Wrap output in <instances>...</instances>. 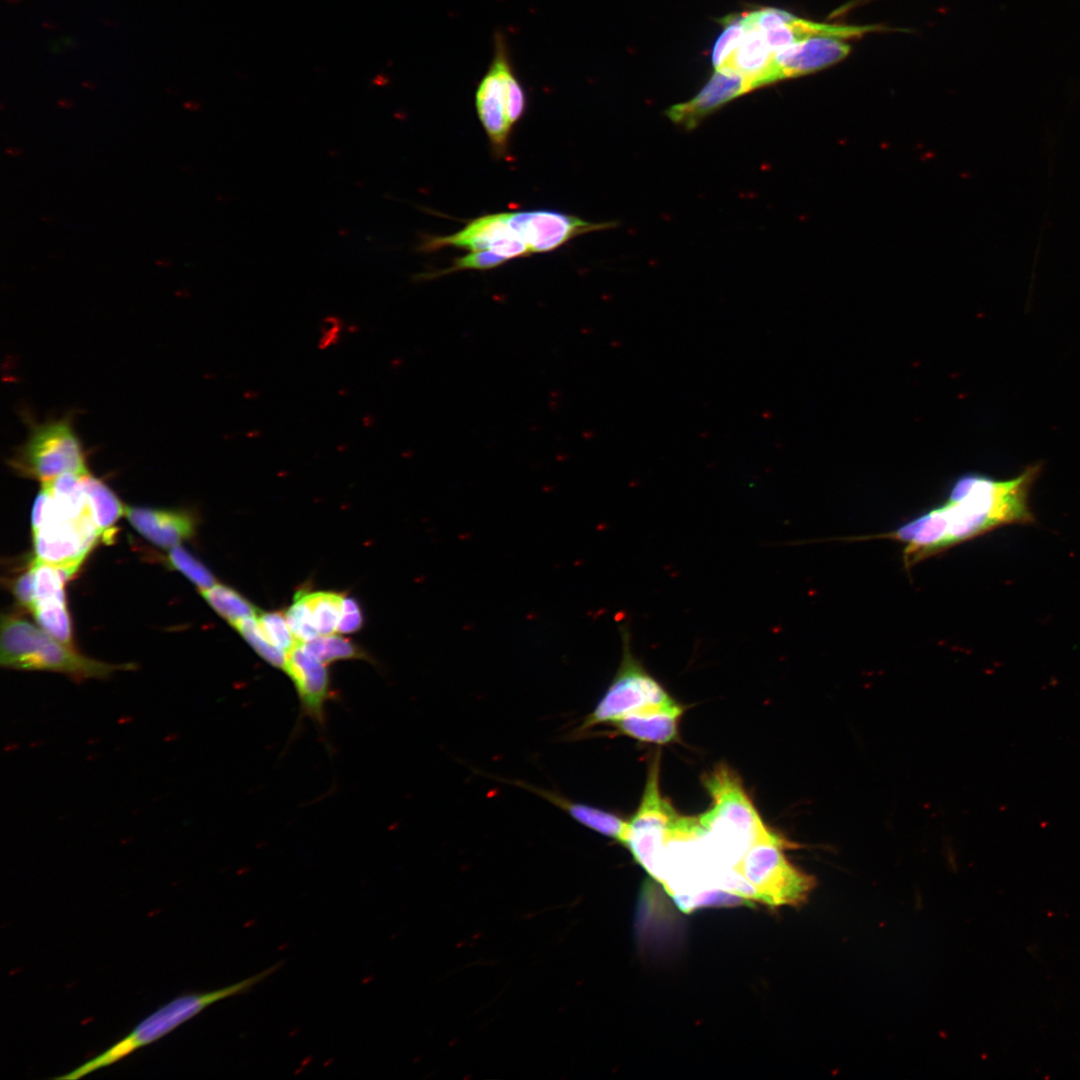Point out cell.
Returning <instances> with one entry per match:
<instances>
[{"instance_id": "obj_25", "label": "cell", "mask_w": 1080, "mask_h": 1080, "mask_svg": "<svg viewBox=\"0 0 1080 1080\" xmlns=\"http://www.w3.org/2000/svg\"><path fill=\"white\" fill-rule=\"evenodd\" d=\"M301 644L327 665L338 660L366 658L365 653L351 640L333 634L320 635Z\"/></svg>"}, {"instance_id": "obj_29", "label": "cell", "mask_w": 1080, "mask_h": 1080, "mask_svg": "<svg viewBox=\"0 0 1080 1080\" xmlns=\"http://www.w3.org/2000/svg\"><path fill=\"white\" fill-rule=\"evenodd\" d=\"M168 561L173 568L180 571L200 590L210 588L217 583L214 575L206 566L178 545L169 549Z\"/></svg>"}, {"instance_id": "obj_14", "label": "cell", "mask_w": 1080, "mask_h": 1080, "mask_svg": "<svg viewBox=\"0 0 1080 1080\" xmlns=\"http://www.w3.org/2000/svg\"><path fill=\"white\" fill-rule=\"evenodd\" d=\"M851 46L847 40L832 36H815L790 45L775 53L780 79L797 77L818 71L844 59Z\"/></svg>"}, {"instance_id": "obj_33", "label": "cell", "mask_w": 1080, "mask_h": 1080, "mask_svg": "<svg viewBox=\"0 0 1080 1080\" xmlns=\"http://www.w3.org/2000/svg\"><path fill=\"white\" fill-rule=\"evenodd\" d=\"M363 625V613L360 604L353 597L344 596L342 613L337 632L353 633Z\"/></svg>"}, {"instance_id": "obj_9", "label": "cell", "mask_w": 1080, "mask_h": 1080, "mask_svg": "<svg viewBox=\"0 0 1080 1080\" xmlns=\"http://www.w3.org/2000/svg\"><path fill=\"white\" fill-rule=\"evenodd\" d=\"M660 755L651 760L640 806L628 822L624 846L655 880L660 882L664 848L678 814L659 789Z\"/></svg>"}, {"instance_id": "obj_1", "label": "cell", "mask_w": 1080, "mask_h": 1080, "mask_svg": "<svg viewBox=\"0 0 1080 1080\" xmlns=\"http://www.w3.org/2000/svg\"><path fill=\"white\" fill-rule=\"evenodd\" d=\"M1041 471L1042 464L1034 463L1007 480L977 473L961 476L946 502L929 510L939 551L1005 525L1033 524L1036 519L1029 506V493Z\"/></svg>"}, {"instance_id": "obj_26", "label": "cell", "mask_w": 1080, "mask_h": 1080, "mask_svg": "<svg viewBox=\"0 0 1080 1080\" xmlns=\"http://www.w3.org/2000/svg\"><path fill=\"white\" fill-rule=\"evenodd\" d=\"M235 627L255 652L270 665L285 670L287 655L272 645L262 634L256 616L243 619Z\"/></svg>"}, {"instance_id": "obj_24", "label": "cell", "mask_w": 1080, "mask_h": 1080, "mask_svg": "<svg viewBox=\"0 0 1080 1080\" xmlns=\"http://www.w3.org/2000/svg\"><path fill=\"white\" fill-rule=\"evenodd\" d=\"M492 65L498 70L503 82L507 117L512 126L522 117L525 111V92L514 75L504 49L500 44L497 45V52Z\"/></svg>"}, {"instance_id": "obj_4", "label": "cell", "mask_w": 1080, "mask_h": 1080, "mask_svg": "<svg viewBox=\"0 0 1080 1080\" xmlns=\"http://www.w3.org/2000/svg\"><path fill=\"white\" fill-rule=\"evenodd\" d=\"M793 844L768 831L745 852L737 870L756 890L760 904L771 907L799 906L806 902L816 880L791 862L784 854Z\"/></svg>"}, {"instance_id": "obj_11", "label": "cell", "mask_w": 1080, "mask_h": 1080, "mask_svg": "<svg viewBox=\"0 0 1080 1080\" xmlns=\"http://www.w3.org/2000/svg\"><path fill=\"white\" fill-rule=\"evenodd\" d=\"M455 246L476 251H493L507 260L527 256L526 244L507 223L504 213L479 217L449 236L431 237L423 241L421 250H435Z\"/></svg>"}, {"instance_id": "obj_21", "label": "cell", "mask_w": 1080, "mask_h": 1080, "mask_svg": "<svg viewBox=\"0 0 1080 1080\" xmlns=\"http://www.w3.org/2000/svg\"><path fill=\"white\" fill-rule=\"evenodd\" d=\"M200 592L209 605L232 626L243 619L256 616L259 612L250 601L227 585L216 583Z\"/></svg>"}, {"instance_id": "obj_6", "label": "cell", "mask_w": 1080, "mask_h": 1080, "mask_svg": "<svg viewBox=\"0 0 1080 1080\" xmlns=\"http://www.w3.org/2000/svg\"><path fill=\"white\" fill-rule=\"evenodd\" d=\"M31 522L35 559L59 568L68 579L101 537L89 514L78 518L57 514L44 487L35 499Z\"/></svg>"}, {"instance_id": "obj_18", "label": "cell", "mask_w": 1080, "mask_h": 1080, "mask_svg": "<svg viewBox=\"0 0 1080 1080\" xmlns=\"http://www.w3.org/2000/svg\"><path fill=\"white\" fill-rule=\"evenodd\" d=\"M476 108L490 142L497 152H502L507 144L511 124L506 112L503 82L492 64L477 89Z\"/></svg>"}, {"instance_id": "obj_5", "label": "cell", "mask_w": 1080, "mask_h": 1080, "mask_svg": "<svg viewBox=\"0 0 1080 1080\" xmlns=\"http://www.w3.org/2000/svg\"><path fill=\"white\" fill-rule=\"evenodd\" d=\"M619 633L622 643L619 667L592 712L575 729V736H581L598 725L612 724L647 707L675 701L634 655L631 632L626 623L619 626Z\"/></svg>"}, {"instance_id": "obj_15", "label": "cell", "mask_w": 1080, "mask_h": 1080, "mask_svg": "<svg viewBox=\"0 0 1080 1080\" xmlns=\"http://www.w3.org/2000/svg\"><path fill=\"white\" fill-rule=\"evenodd\" d=\"M750 90L752 88L743 76L727 70H715L695 97L671 106L667 115L685 128H694L705 116Z\"/></svg>"}, {"instance_id": "obj_22", "label": "cell", "mask_w": 1080, "mask_h": 1080, "mask_svg": "<svg viewBox=\"0 0 1080 1080\" xmlns=\"http://www.w3.org/2000/svg\"><path fill=\"white\" fill-rule=\"evenodd\" d=\"M311 612L319 635L337 631L342 613L344 594L331 591H298Z\"/></svg>"}, {"instance_id": "obj_30", "label": "cell", "mask_w": 1080, "mask_h": 1080, "mask_svg": "<svg viewBox=\"0 0 1080 1080\" xmlns=\"http://www.w3.org/2000/svg\"><path fill=\"white\" fill-rule=\"evenodd\" d=\"M284 615L292 634L299 643L310 641L319 636L309 607L298 592Z\"/></svg>"}, {"instance_id": "obj_2", "label": "cell", "mask_w": 1080, "mask_h": 1080, "mask_svg": "<svg viewBox=\"0 0 1080 1080\" xmlns=\"http://www.w3.org/2000/svg\"><path fill=\"white\" fill-rule=\"evenodd\" d=\"M712 799L711 808L697 817L700 839L721 871L735 869L745 852L769 829L761 820L738 775L727 765H717L703 777Z\"/></svg>"}, {"instance_id": "obj_31", "label": "cell", "mask_w": 1080, "mask_h": 1080, "mask_svg": "<svg viewBox=\"0 0 1080 1080\" xmlns=\"http://www.w3.org/2000/svg\"><path fill=\"white\" fill-rule=\"evenodd\" d=\"M725 21V29L716 41L712 52V64L715 70L720 69L731 55L744 32L742 14L727 17Z\"/></svg>"}, {"instance_id": "obj_35", "label": "cell", "mask_w": 1080, "mask_h": 1080, "mask_svg": "<svg viewBox=\"0 0 1080 1080\" xmlns=\"http://www.w3.org/2000/svg\"><path fill=\"white\" fill-rule=\"evenodd\" d=\"M43 26H44V27H47V28H49V29H53V28H55V27H56V25H55L54 23H51V22H44V23H43Z\"/></svg>"}, {"instance_id": "obj_28", "label": "cell", "mask_w": 1080, "mask_h": 1080, "mask_svg": "<svg viewBox=\"0 0 1080 1080\" xmlns=\"http://www.w3.org/2000/svg\"><path fill=\"white\" fill-rule=\"evenodd\" d=\"M256 619L265 638L286 655L299 644L292 634L284 614L280 612H258Z\"/></svg>"}, {"instance_id": "obj_3", "label": "cell", "mask_w": 1080, "mask_h": 1080, "mask_svg": "<svg viewBox=\"0 0 1080 1080\" xmlns=\"http://www.w3.org/2000/svg\"><path fill=\"white\" fill-rule=\"evenodd\" d=\"M0 664L16 670L62 673L73 680L105 679L132 664H110L79 654L42 628L16 616L1 620Z\"/></svg>"}, {"instance_id": "obj_10", "label": "cell", "mask_w": 1080, "mask_h": 1080, "mask_svg": "<svg viewBox=\"0 0 1080 1080\" xmlns=\"http://www.w3.org/2000/svg\"><path fill=\"white\" fill-rule=\"evenodd\" d=\"M504 216L530 253L551 251L576 236L609 227L550 210L508 212Z\"/></svg>"}, {"instance_id": "obj_8", "label": "cell", "mask_w": 1080, "mask_h": 1080, "mask_svg": "<svg viewBox=\"0 0 1080 1080\" xmlns=\"http://www.w3.org/2000/svg\"><path fill=\"white\" fill-rule=\"evenodd\" d=\"M282 965L277 962L265 970L232 985L201 993H187L168 1002L142 1020L129 1035L104 1051L109 1063H114L135 1049L152 1043L180 1024L199 1014L209 1005L222 999L249 992L254 986L271 976Z\"/></svg>"}, {"instance_id": "obj_16", "label": "cell", "mask_w": 1080, "mask_h": 1080, "mask_svg": "<svg viewBox=\"0 0 1080 1080\" xmlns=\"http://www.w3.org/2000/svg\"><path fill=\"white\" fill-rule=\"evenodd\" d=\"M125 515L142 536L162 548L177 546L195 532V520L185 511L126 507Z\"/></svg>"}, {"instance_id": "obj_27", "label": "cell", "mask_w": 1080, "mask_h": 1080, "mask_svg": "<svg viewBox=\"0 0 1080 1080\" xmlns=\"http://www.w3.org/2000/svg\"><path fill=\"white\" fill-rule=\"evenodd\" d=\"M31 567L34 574L35 603L51 599L65 600L64 583L68 578L63 571L36 559Z\"/></svg>"}, {"instance_id": "obj_20", "label": "cell", "mask_w": 1080, "mask_h": 1080, "mask_svg": "<svg viewBox=\"0 0 1080 1080\" xmlns=\"http://www.w3.org/2000/svg\"><path fill=\"white\" fill-rule=\"evenodd\" d=\"M84 489L90 517L101 537L110 541L114 525L125 514L126 506L104 482L89 473L84 475Z\"/></svg>"}, {"instance_id": "obj_12", "label": "cell", "mask_w": 1080, "mask_h": 1080, "mask_svg": "<svg viewBox=\"0 0 1080 1080\" xmlns=\"http://www.w3.org/2000/svg\"><path fill=\"white\" fill-rule=\"evenodd\" d=\"M284 672L295 686L302 713L323 726L325 704L332 696L327 664L299 643L287 655Z\"/></svg>"}, {"instance_id": "obj_7", "label": "cell", "mask_w": 1080, "mask_h": 1080, "mask_svg": "<svg viewBox=\"0 0 1080 1080\" xmlns=\"http://www.w3.org/2000/svg\"><path fill=\"white\" fill-rule=\"evenodd\" d=\"M9 465L41 483L65 473H88L86 453L71 417L31 423L26 441L16 449Z\"/></svg>"}, {"instance_id": "obj_13", "label": "cell", "mask_w": 1080, "mask_h": 1080, "mask_svg": "<svg viewBox=\"0 0 1080 1080\" xmlns=\"http://www.w3.org/2000/svg\"><path fill=\"white\" fill-rule=\"evenodd\" d=\"M742 24L744 32L736 48L718 70L743 76L752 89L781 80L774 60L775 53L769 48L762 32L749 20L747 13L742 14Z\"/></svg>"}, {"instance_id": "obj_34", "label": "cell", "mask_w": 1080, "mask_h": 1080, "mask_svg": "<svg viewBox=\"0 0 1080 1080\" xmlns=\"http://www.w3.org/2000/svg\"><path fill=\"white\" fill-rule=\"evenodd\" d=\"M13 593L23 607L32 610L35 603V591L34 574L31 566L16 579Z\"/></svg>"}, {"instance_id": "obj_23", "label": "cell", "mask_w": 1080, "mask_h": 1080, "mask_svg": "<svg viewBox=\"0 0 1080 1080\" xmlns=\"http://www.w3.org/2000/svg\"><path fill=\"white\" fill-rule=\"evenodd\" d=\"M45 632L60 642L72 646V628L66 600L51 599L36 602L31 610Z\"/></svg>"}, {"instance_id": "obj_36", "label": "cell", "mask_w": 1080, "mask_h": 1080, "mask_svg": "<svg viewBox=\"0 0 1080 1080\" xmlns=\"http://www.w3.org/2000/svg\"><path fill=\"white\" fill-rule=\"evenodd\" d=\"M7 1L14 4V3L19 2L20 0H7Z\"/></svg>"}, {"instance_id": "obj_17", "label": "cell", "mask_w": 1080, "mask_h": 1080, "mask_svg": "<svg viewBox=\"0 0 1080 1080\" xmlns=\"http://www.w3.org/2000/svg\"><path fill=\"white\" fill-rule=\"evenodd\" d=\"M683 707L676 701L647 707L612 723L616 729L642 742L667 744L678 739V723Z\"/></svg>"}, {"instance_id": "obj_19", "label": "cell", "mask_w": 1080, "mask_h": 1080, "mask_svg": "<svg viewBox=\"0 0 1080 1080\" xmlns=\"http://www.w3.org/2000/svg\"><path fill=\"white\" fill-rule=\"evenodd\" d=\"M518 785L557 806L577 823L624 844L628 822L618 815L593 805L573 801L557 792L534 787L531 784L518 782Z\"/></svg>"}, {"instance_id": "obj_32", "label": "cell", "mask_w": 1080, "mask_h": 1080, "mask_svg": "<svg viewBox=\"0 0 1080 1080\" xmlns=\"http://www.w3.org/2000/svg\"><path fill=\"white\" fill-rule=\"evenodd\" d=\"M506 261H508V260L505 259L504 257L498 255L497 253H495L493 251H489V250L476 251V252H472L471 254H468V255H466L464 257H460V258L456 259L455 262L453 263V265L450 268H448L446 270H443L441 272L439 271V272L430 273V274H428L426 276H423V278L432 279V278L440 277V276L448 274V273H452V272H456V271H460V270H467V269H472V270L491 269V268H495V267L505 263Z\"/></svg>"}]
</instances>
